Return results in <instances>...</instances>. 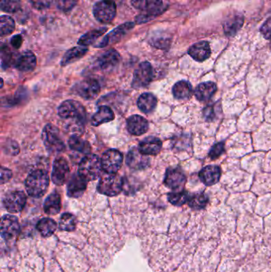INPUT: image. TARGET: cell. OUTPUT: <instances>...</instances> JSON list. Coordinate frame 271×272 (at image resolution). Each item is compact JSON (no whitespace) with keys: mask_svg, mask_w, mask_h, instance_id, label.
Here are the masks:
<instances>
[{"mask_svg":"<svg viewBox=\"0 0 271 272\" xmlns=\"http://www.w3.org/2000/svg\"><path fill=\"white\" fill-rule=\"evenodd\" d=\"M50 185L48 173L43 170H36L26 177L25 182L26 192L33 198H41L47 193Z\"/></svg>","mask_w":271,"mask_h":272,"instance_id":"obj_1","label":"cell"},{"mask_svg":"<svg viewBox=\"0 0 271 272\" xmlns=\"http://www.w3.org/2000/svg\"><path fill=\"white\" fill-rule=\"evenodd\" d=\"M58 115L65 120H73L83 126L85 123L86 112L84 107L78 101H65L58 108Z\"/></svg>","mask_w":271,"mask_h":272,"instance_id":"obj_2","label":"cell"},{"mask_svg":"<svg viewBox=\"0 0 271 272\" xmlns=\"http://www.w3.org/2000/svg\"><path fill=\"white\" fill-rule=\"evenodd\" d=\"M43 143L47 151L51 154H59L65 150V144L62 139L60 130L54 125H46L43 129L42 135Z\"/></svg>","mask_w":271,"mask_h":272,"instance_id":"obj_3","label":"cell"},{"mask_svg":"<svg viewBox=\"0 0 271 272\" xmlns=\"http://www.w3.org/2000/svg\"><path fill=\"white\" fill-rule=\"evenodd\" d=\"M102 162L97 155H87L79 165L78 173L86 181H94L101 176Z\"/></svg>","mask_w":271,"mask_h":272,"instance_id":"obj_4","label":"cell"},{"mask_svg":"<svg viewBox=\"0 0 271 272\" xmlns=\"http://www.w3.org/2000/svg\"><path fill=\"white\" fill-rule=\"evenodd\" d=\"M123 187V182L119 176L104 172L97 185V191L108 197H115L120 194Z\"/></svg>","mask_w":271,"mask_h":272,"instance_id":"obj_5","label":"cell"},{"mask_svg":"<svg viewBox=\"0 0 271 272\" xmlns=\"http://www.w3.org/2000/svg\"><path fill=\"white\" fill-rule=\"evenodd\" d=\"M93 15L100 23H110L116 15V4L110 0H101L93 8Z\"/></svg>","mask_w":271,"mask_h":272,"instance_id":"obj_6","label":"cell"},{"mask_svg":"<svg viewBox=\"0 0 271 272\" xmlns=\"http://www.w3.org/2000/svg\"><path fill=\"white\" fill-rule=\"evenodd\" d=\"M154 70L148 62H142L134 73L132 86L136 88H145L152 81Z\"/></svg>","mask_w":271,"mask_h":272,"instance_id":"obj_7","label":"cell"},{"mask_svg":"<svg viewBox=\"0 0 271 272\" xmlns=\"http://www.w3.org/2000/svg\"><path fill=\"white\" fill-rule=\"evenodd\" d=\"M123 156L120 151L111 149L104 152L101 158L103 170L105 173H116L123 163Z\"/></svg>","mask_w":271,"mask_h":272,"instance_id":"obj_8","label":"cell"},{"mask_svg":"<svg viewBox=\"0 0 271 272\" xmlns=\"http://www.w3.org/2000/svg\"><path fill=\"white\" fill-rule=\"evenodd\" d=\"M3 203L9 213H20L26 205V197L23 191H12L4 197Z\"/></svg>","mask_w":271,"mask_h":272,"instance_id":"obj_9","label":"cell"},{"mask_svg":"<svg viewBox=\"0 0 271 272\" xmlns=\"http://www.w3.org/2000/svg\"><path fill=\"white\" fill-rule=\"evenodd\" d=\"M75 93L84 100H93L98 96L101 92V85L94 79H86L82 80L74 87Z\"/></svg>","mask_w":271,"mask_h":272,"instance_id":"obj_10","label":"cell"},{"mask_svg":"<svg viewBox=\"0 0 271 272\" xmlns=\"http://www.w3.org/2000/svg\"><path fill=\"white\" fill-rule=\"evenodd\" d=\"M20 225L17 217L4 215L1 220V235L5 241H12L19 235Z\"/></svg>","mask_w":271,"mask_h":272,"instance_id":"obj_11","label":"cell"},{"mask_svg":"<svg viewBox=\"0 0 271 272\" xmlns=\"http://www.w3.org/2000/svg\"><path fill=\"white\" fill-rule=\"evenodd\" d=\"M186 183V175L180 168H169L165 172L164 183L168 188L173 190H182Z\"/></svg>","mask_w":271,"mask_h":272,"instance_id":"obj_12","label":"cell"},{"mask_svg":"<svg viewBox=\"0 0 271 272\" xmlns=\"http://www.w3.org/2000/svg\"><path fill=\"white\" fill-rule=\"evenodd\" d=\"M69 176V166L63 158H58L53 165L52 181L57 186H62L67 181Z\"/></svg>","mask_w":271,"mask_h":272,"instance_id":"obj_13","label":"cell"},{"mask_svg":"<svg viewBox=\"0 0 271 272\" xmlns=\"http://www.w3.org/2000/svg\"><path fill=\"white\" fill-rule=\"evenodd\" d=\"M134 23H130V22L123 23V24L117 26L116 28L110 32L108 35L105 36L97 45L94 46V47L103 48V47L109 45L110 43L116 42V41H119L125 34H127V32L134 28Z\"/></svg>","mask_w":271,"mask_h":272,"instance_id":"obj_14","label":"cell"},{"mask_svg":"<svg viewBox=\"0 0 271 272\" xmlns=\"http://www.w3.org/2000/svg\"><path fill=\"white\" fill-rule=\"evenodd\" d=\"M87 182L79 173H74L68 183L67 194L69 198H80L87 188Z\"/></svg>","mask_w":271,"mask_h":272,"instance_id":"obj_15","label":"cell"},{"mask_svg":"<svg viewBox=\"0 0 271 272\" xmlns=\"http://www.w3.org/2000/svg\"><path fill=\"white\" fill-rule=\"evenodd\" d=\"M131 5L136 9L157 16L162 12L163 2L162 0H131Z\"/></svg>","mask_w":271,"mask_h":272,"instance_id":"obj_16","label":"cell"},{"mask_svg":"<svg viewBox=\"0 0 271 272\" xmlns=\"http://www.w3.org/2000/svg\"><path fill=\"white\" fill-rule=\"evenodd\" d=\"M126 127L130 134L140 136L148 130L149 123L145 118L140 115L130 116L126 120Z\"/></svg>","mask_w":271,"mask_h":272,"instance_id":"obj_17","label":"cell"},{"mask_svg":"<svg viewBox=\"0 0 271 272\" xmlns=\"http://www.w3.org/2000/svg\"><path fill=\"white\" fill-rule=\"evenodd\" d=\"M162 148L161 140L154 136H149L142 140L138 149L144 155H157L160 153Z\"/></svg>","mask_w":271,"mask_h":272,"instance_id":"obj_18","label":"cell"},{"mask_svg":"<svg viewBox=\"0 0 271 272\" xmlns=\"http://www.w3.org/2000/svg\"><path fill=\"white\" fill-rule=\"evenodd\" d=\"M220 177V167L213 165L205 166L199 173V177L201 179V181L207 187H211L216 184L219 181Z\"/></svg>","mask_w":271,"mask_h":272,"instance_id":"obj_19","label":"cell"},{"mask_svg":"<svg viewBox=\"0 0 271 272\" xmlns=\"http://www.w3.org/2000/svg\"><path fill=\"white\" fill-rule=\"evenodd\" d=\"M15 68L19 71L31 72L34 70L37 65V59L34 53L31 51H26L19 55V58L15 61Z\"/></svg>","mask_w":271,"mask_h":272,"instance_id":"obj_20","label":"cell"},{"mask_svg":"<svg viewBox=\"0 0 271 272\" xmlns=\"http://www.w3.org/2000/svg\"><path fill=\"white\" fill-rule=\"evenodd\" d=\"M126 164L134 170H140L148 166L150 159L147 155L142 154L137 148H133L129 151L126 159Z\"/></svg>","mask_w":271,"mask_h":272,"instance_id":"obj_21","label":"cell"},{"mask_svg":"<svg viewBox=\"0 0 271 272\" xmlns=\"http://www.w3.org/2000/svg\"><path fill=\"white\" fill-rule=\"evenodd\" d=\"M120 55L115 50H110L101 55L97 61L98 66L102 70H109L114 68L120 62Z\"/></svg>","mask_w":271,"mask_h":272,"instance_id":"obj_22","label":"cell"},{"mask_svg":"<svg viewBox=\"0 0 271 272\" xmlns=\"http://www.w3.org/2000/svg\"><path fill=\"white\" fill-rule=\"evenodd\" d=\"M189 54L197 61L202 62L208 59L211 55V48L207 41H200L192 46L189 50Z\"/></svg>","mask_w":271,"mask_h":272,"instance_id":"obj_23","label":"cell"},{"mask_svg":"<svg viewBox=\"0 0 271 272\" xmlns=\"http://www.w3.org/2000/svg\"><path fill=\"white\" fill-rule=\"evenodd\" d=\"M217 91V86L212 81L201 83L197 86L195 90V97L199 101L205 102L209 101L215 92Z\"/></svg>","mask_w":271,"mask_h":272,"instance_id":"obj_24","label":"cell"},{"mask_svg":"<svg viewBox=\"0 0 271 272\" xmlns=\"http://www.w3.org/2000/svg\"><path fill=\"white\" fill-rule=\"evenodd\" d=\"M244 19L240 14H233L227 18L223 23V30L228 36H234L243 26Z\"/></svg>","mask_w":271,"mask_h":272,"instance_id":"obj_25","label":"cell"},{"mask_svg":"<svg viewBox=\"0 0 271 272\" xmlns=\"http://www.w3.org/2000/svg\"><path fill=\"white\" fill-rule=\"evenodd\" d=\"M44 211L48 215L58 214L62 209V199L58 193L54 192L50 194L44 202Z\"/></svg>","mask_w":271,"mask_h":272,"instance_id":"obj_26","label":"cell"},{"mask_svg":"<svg viewBox=\"0 0 271 272\" xmlns=\"http://www.w3.org/2000/svg\"><path fill=\"white\" fill-rule=\"evenodd\" d=\"M115 119L113 111L108 106H101L92 117V124L98 127L103 123H108Z\"/></svg>","mask_w":271,"mask_h":272,"instance_id":"obj_27","label":"cell"},{"mask_svg":"<svg viewBox=\"0 0 271 272\" xmlns=\"http://www.w3.org/2000/svg\"><path fill=\"white\" fill-rule=\"evenodd\" d=\"M87 51L88 50H87V47H81V46L70 49L67 52L65 53V55L62 58L61 65H62V66H66L69 64H72L76 62V61H78L87 54Z\"/></svg>","mask_w":271,"mask_h":272,"instance_id":"obj_28","label":"cell"},{"mask_svg":"<svg viewBox=\"0 0 271 272\" xmlns=\"http://www.w3.org/2000/svg\"><path fill=\"white\" fill-rule=\"evenodd\" d=\"M157 103H158V100L155 96L147 93L140 96L138 100V107L144 113L150 114L156 108Z\"/></svg>","mask_w":271,"mask_h":272,"instance_id":"obj_29","label":"cell"},{"mask_svg":"<svg viewBox=\"0 0 271 272\" xmlns=\"http://www.w3.org/2000/svg\"><path fill=\"white\" fill-rule=\"evenodd\" d=\"M36 228L42 237H50L56 232L58 224H57L56 221L53 219L46 217V218L41 219L39 221L37 222Z\"/></svg>","mask_w":271,"mask_h":272,"instance_id":"obj_30","label":"cell"},{"mask_svg":"<svg viewBox=\"0 0 271 272\" xmlns=\"http://www.w3.org/2000/svg\"><path fill=\"white\" fill-rule=\"evenodd\" d=\"M193 94V87L187 80H180L173 85V97L176 99H186Z\"/></svg>","mask_w":271,"mask_h":272,"instance_id":"obj_31","label":"cell"},{"mask_svg":"<svg viewBox=\"0 0 271 272\" xmlns=\"http://www.w3.org/2000/svg\"><path fill=\"white\" fill-rule=\"evenodd\" d=\"M107 30H108V28L104 27V28L97 29V30L87 32L80 37V39L78 40L79 45L81 46V47L93 45L101 36L104 35L106 33Z\"/></svg>","mask_w":271,"mask_h":272,"instance_id":"obj_32","label":"cell"},{"mask_svg":"<svg viewBox=\"0 0 271 272\" xmlns=\"http://www.w3.org/2000/svg\"><path fill=\"white\" fill-rule=\"evenodd\" d=\"M69 145L71 149L76 151V152L86 154V155H88V153H89V144L85 140H82L80 136H71L69 140Z\"/></svg>","mask_w":271,"mask_h":272,"instance_id":"obj_33","label":"cell"},{"mask_svg":"<svg viewBox=\"0 0 271 272\" xmlns=\"http://www.w3.org/2000/svg\"><path fill=\"white\" fill-rule=\"evenodd\" d=\"M168 201L175 206H182L188 203L190 196L186 190H174L173 192L169 193L167 196Z\"/></svg>","mask_w":271,"mask_h":272,"instance_id":"obj_34","label":"cell"},{"mask_svg":"<svg viewBox=\"0 0 271 272\" xmlns=\"http://www.w3.org/2000/svg\"><path fill=\"white\" fill-rule=\"evenodd\" d=\"M208 203V197L204 193L196 194L191 196L188 201V205L190 208L195 210H201L206 207Z\"/></svg>","mask_w":271,"mask_h":272,"instance_id":"obj_35","label":"cell"},{"mask_svg":"<svg viewBox=\"0 0 271 272\" xmlns=\"http://www.w3.org/2000/svg\"><path fill=\"white\" fill-rule=\"evenodd\" d=\"M59 228L62 231H74L76 228V216L69 213H63L60 218Z\"/></svg>","mask_w":271,"mask_h":272,"instance_id":"obj_36","label":"cell"},{"mask_svg":"<svg viewBox=\"0 0 271 272\" xmlns=\"http://www.w3.org/2000/svg\"><path fill=\"white\" fill-rule=\"evenodd\" d=\"M0 30L1 37L12 34L15 30V20L8 15H2L0 17Z\"/></svg>","mask_w":271,"mask_h":272,"instance_id":"obj_37","label":"cell"},{"mask_svg":"<svg viewBox=\"0 0 271 272\" xmlns=\"http://www.w3.org/2000/svg\"><path fill=\"white\" fill-rule=\"evenodd\" d=\"M20 9V4L17 0H1V10L8 13H15Z\"/></svg>","mask_w":271,"mask_h":272,"instance_id":"obj_38","label":"cell"},{"mask_svg":"<svg viewBox=\"0 0 271 272\" xmlns=\"http://www.w3.org/2000/svg\"><path fill=\"white\" fill-rule=\"evenodd\" d=\"M13 54L7 46L2 45L1 47V63L3 69L8 68L12 63Z\"/></svg>","mask_w":271,"mask_h":272,"instance_id":"obj_39","label":"cell"},{"mask_svg":"<svg viewBox=\"0 0 271 272\" xmlns=\"http://www.w3.org/2000/svg\"><path fill=\"white\" fill-rule=\"evenodd\" d=\"M56 4L62 12H68L76 6V0H56Z\"/></svg>","mask_w":271,"mask_h":272,"instance_id":"obj_40","label":"cell"},{"mask_svg":"<svg viewBox=\"0 0 271 272\" xmlns=\"http://www.w3.org/2000/svg\"><path fill=\"white\" fill-rule=\"evenodd\" d=\"M223 152H224V143H217L211 148L208 155H209L210 159L215 160V159H218Z\"/></svg>","mask_w":271,"mask_h":272,"instance_id":"obj_41","label":"cell"},{"mask_svg":"<svg viewBox=\"0 0 271 272\" xmlns=\"http://www.w3.org/2000/svg\"><path fill=\"white\" fill-rule=\"evenodd\" d=\"M33 8L38 11L47 9L51 6L52 0H30Z\"/></svg>","mask_w":271,"mask_h":272,"instance_id":"obj_42","label":"cell"},{"mask_svg":"<svg viewBox=\"0 0 271 272\" xmlns=\"http://www.w3.org/2000/svg\"><path fill=\"white\" fill-rule=\"evenodd\" d=\"M260 31L262 33V36L265 39H271V18L265 21L262 24V27L260 29Z\"/></svg>","mask_w":271,"mask_h":272,"instance_id":"obj_43","label":"cell"},{"mask_svg":"<svg viewBox=\"0 0 271 272\" xmlns=\"http://www.w3.org/2000/svg\"><path fill=\"white\" fill-rule=\"evenodd\" d=\"M204 119L208 122H212L215 117V112L213 106H207L203 110Z\"/></svg>","mask_w":271,"mask_h":272,"instance_id":"obj_44","label":"cell"},{"mask_svg":"<svg viewBox=\"0 0 271 272\" xmlns=\"http://www.w3.org/2000/svg\"><path fill=\"white\" fill-rule=\"evenodd\" d=\"M12 175L13 174H12V170L6 167L1 168V183L2 184L8 183L9 180H11Z\"/></svg>","mask_w":271,"mask_h":272,"instance_id":"obj_45","label":"cell"},{"mask_svg":"<svg viewBox=\"0 0 271 272\" xmlns=\"http://www.w3.org/2000/svg\"><path fill=\"white\" fill-rule=\"evenodd\" d=\"M11 44H12V47L15 49L20 48L21 46L23 44V37L19 35V34L14 36L12 40H11Z\"/></svg>","mask_w":271,"mask_h":272,"instance_id":"obj_46","label":"cell"},{"mask_svg":"<svg viewBox=\"0 0 271 272\" xmlns=\"http://www.w3.org/2000/svg\"><path fill=\"white\" fill-rule=\"evenodd\" d=\"M110 1H112V2L115 3V4H121V2H122L123 0H110Z\"/></svg>","mask_w":271,"mask_h":272,"instance_id":"obj_47","label":"cell"},{"mask_svg":"<svg viewBox=\"0 0 271 272\" xmlns=\"http://www.w3.org/2000/svg\"><path fill=\"white\" fill-rule=\"evenodd\" d=\"M270 51H271V42H270Z\"/></svg>","mask_w":271,"mask_h":272,"instance_id":"obj_48","label":"cell"}]
</instances>
